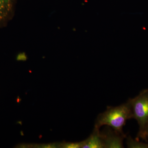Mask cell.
Here are the masks:
<instances>
[{
	"label": "cell",
	"mask_w": 148,
	"mask_h": 148,
	"mask_svg": "<svg viewBox=\"0 0 148 148\" xmlns=\"http://www.w3.org/2000/svg\"><path fill=\"white\" fill-rule=\"evenodd\" d=\"M133 119L129 101L117 107H108L104 112L98 115L95 126L98 128L108 125L118 133L124 135L123 128L127 120Z\"/></svg>",
	"instance_id": "cell-1"
},
{
	"label": "cell",
	"mask_w": 148,
	"mask_h": 148,
	"mask_svg": "<svg viewBox=\"0 0 148 148\" xmlns=\"http://www.w3.org/2000/svg\"><path fill=\"white\" fill-rule=\"evenodd\" d=\"M132 113L133 119L138 121L139 125L137 140L141 138L146 142V132L148 125V88L142 90L138 96L128 100Z\"/></svg>",
	"instance_id": "cell-2"
},
{
	"label": "cell",
	"mask_w": 148,
	"mask_h": 148,
	"mask_svg": "<svg viewBox=\"0 0 148 148\" xmlns=\"http://www.w3.org/2000/svg\"><path fill=\"white\" fill-rule=\"evenodd\" d=\"M105 148H123V141L125 135L118 133L109 127L101 132Z\"/></svg>",
	"instance_id": "cell-3"
},
{
	"label": "cell",
	"mask_w": 148,
	"mask_h": 148,
	"mask_svg": "<svg viewBox=\"0 0 148 148\" xmlns=\"http://www.w3.org/2000/svg\"><path fill=\"white\" fill-rule=\"evenodd\" d=\"M100 128L94 127L91 135L87 140L82 142V148H105L104 142Z\"/></svg>",
	"instance_id": "cell-4"
},
{
	"label": "cell",
	"mask_w": 148,
	"mask_h": 148,
	"mask_svg": "<svg viewBox=\"0 0 148 148\" xmlns=\"http://www.w3.org/2000/svg\"><path fill=\"white\" fill-rule=\"evenodd\" d=\"M15 0H0V27L10 18Z\"/></svg>",
	"instance_id": "cell-5"
},
{
	"label": "cell",
	"mask_w": 148,
	"mask_h": 148,
	"mask_svg": "<svg viewBox=\"0 0 148 148\" xmlns=\"http://www.w3.org/2000/svg\"><path fill=\"white\" fill-rule=\"evenodd\" d=\"M127 145L128 148H148V143H143L139 142L138 140H133L130 136L127 138Z\"/></svg>",
	"instance_id": "cell-6"
},
{
	"label": "cell",
	"mask_w": 148,
	"mask_h": 148,
	"mask_svg": "<svg viewBox=\"0 0 148 148\" xmlns=\"http://www.w3.org/2000/svg\"><path fill=\"white\" fill-rule=\"evenodd\" d=\"M82 142L79 143H66L64 145V147L66 148H82Z\"/></svg>",
	"instance_id": "cell-7"
},
{
	"label": "cell",
	"mask_w": 148,
	"mask_h": 148,
	"mask_svg": "<svg viewBox=\"0 0 148 148\" xmlns=\"http://www.w3.org/2000/svg\"><path fill=\"white\" fill-rule=\"evenodd\" d=\"M146 138H147V140H148V125L147 126V129H146Z\"/></svg>",
	"instance_id": "cell-8"
}]
</instances>
